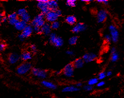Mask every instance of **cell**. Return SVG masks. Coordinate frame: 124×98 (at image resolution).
Listing matches in <instances>:
<instances>
[{"instance_id":"1","label":"cell","mask_w":124,"mask_h":98,"mask_svg":"<svg viewBox=\"0 0 124 98\" xmlns=\"http://www.w3.org/2000/svg\"><path fill=\"white\" fill-rule=\"evenodd\" d=\"M31 63L28 62H23L19 64L17 68V72L19 75H25L32 70Z\"/></svg>"},{"instance_id":"2","label":"cell","mask_w":124,"mask_h":98,"mask_svg":"<svg viewBox=\"0 0 124 98\" xmlns=\"http://www.w3.org/2000/svg\"><path fill=\"white\" fill-rule=\"evenodd\" d=\"M45 15L41 12L37 15L32 20L31 24L33 27L38 26L42 27L45 24Z\"/></svg>"},{"instance_id":"3","label":"cell","mask_w":124,"mask_h":98,"mask_svg":"<svg viewBox=\"0 0 124 98\" xmlns=\"http://www.w3.org/2000/svg\"><path fill=\"white\" fill-rule=\"evenodd\" d=\"M49 41L51 44L56 47H61L64 44V41L62 38L57 36L54 33H52L49 35Z\"/></svg>"},{"instance_id":"4","label":"cell","mask_w":124,"mask_h":98,"mask_svg":"<svg viewBox=\"0 0 124 98\" xmlns=\"http://www.w3.org/2000/svg\"><path fill=\"white\" fill-rule=\"evenodd\" d=\"M108 29L111 37V41L114 43H116L118 41L119 36L118 28L115 25L111 24L108 27Z\"/></svg>"},{"instance_id":"5","label":"cell","mask_w":124,"mask_h":98,"mask_svg":"<svg viewBox=\"0 0 124 98\" xmlns=\"http://www.w3.org/2000/svg\"><path fill=\"white\" fill-rule=\"evenodd\" d=\"M74 71L75 67L73 63H69L64 67L62 72L65 76L70 78L74 75Z\"/></svg>"},{"instance_id":"6","label":"cell","mask_w":124,"mask_h":98,"mask_svg":"<svg viewBox=\"0 0 124 98\" xmlns=\"http://www.w3.org/2000/svg\"><path fill=\"white\" fill-rule=\"evenodd\" d=\"M37 6L41 11V13L45 15L50 10L48 6V0H37Z\"/></svg>"},{"instance_id":"7","label":"cell","mask_w":124,"mask_h":98,"mask_svg":"<svg viewBox=\"0 0 124 98\" xmlns=\"http://www.w3.org/2000/svg\"><path fill=\"white\" fill-rule=\"evenodd\" d=\"M108 17V12L105 9H101L98 10L96 14L97 22L99 23L104 22Z\"/></svg>"},{"instance_id":"8","label":"cell","mask_w":124,"mask_h":98,"mask_svg":"<svg viewBox=\"0 0 124 98\" xmlns=\"http://www.w3.org/2000/svg\"><path fill=\"white\" fill-rule=\"evenodd\" d=\"M31 72L34 76L40 79H45L48 76L47 71L37 68H33Z\"/></svg>"},{"instance_id":"9","label":"cell","mask_w":124,"mask_h":98,"mask_svg":"<svg viewBox=\"0 0 124 98\" xmlns=\"http://www.w3.org/2000/svg\"><path fill=\"white\" fill-rule=\"evenodd\" d=\"M59 16L55 10H50L45 15V19L48 23H52L53 22L57 21L59 18Z\"/></svg>"},{"instance_id":"10","label":"cell","mask_w":124,"mask_h":98,"mask_svg":"<svg viewBox=\"0 0 124 98\" xmlns=\"http://www.w3.org/2000/svg\"><path fill=\"white\" fill-rule=\"evenodd\" d=\"M86 28L87 26L85 24L81 22H78L73 26L71 30L74 33L78 34L80 32L85 31Z\"/></svg>"},{"instance_id":"11","label":"cell","mask_w":124,"mask_h":98,"mask_svg":"<svg viewBox=\"0 0 124 98\" xmlns=\"http://www.w3.org/2000/svg\"><path fill=\"white\" fill-rule=\"evenodd\" d=\"M97 57L96 54L93 53H87L83 56V59L85 62L88 63L94 61Z\"/></svg>"},{"instance_id":"12","label":"cell","mask_w":124,"mask_h":98,"mask_svg":"<svg viewBox=\"0 0 124 98\" xmlns=\"http://www.w3.org/2000/svg\"><path fill=\"white\" fill-rule=\"evenodd\" d=\"M20 59V56L18 53H10L8 56V62L11 64H14L18 62Z\"/></svg>"},{"instance_id":"13","label":"cell","mask_w":124,"mask_h":98,"mask_svg":"<svg viewBox=\"0 0 124 98\" xmlns=\"http://www.w3.org/2000/svg\"><path fill=\"white\" fill-rule=\"evenodd\" d=\"M110 61L112 62H117L119 59V54L118 53L116 48L113 47L110 50Z\"/></svg>"},{"instance_id":"14","label":"cell","mask_w":124,"mask_h":98,"mask_svg":"<svg viewBox=\"0 0 124 98\" xmlns=\"http://www.w3.org/2000/svg\"><path fill=\"white\" fill-rule=\"evenodd\" d=\"M52 29L51 25L48 22H46L44 25L41 27L42 34H43L45 36H49L52 33Z\"/></svg>"},{"instance_id":"15","label":"cell","mask_w":124,"mask_h":98,"mask_svg":"<svg viewBox=\"0 0 124 98\" xmlns=\"http://www.w3.org/2000/svg\"><path fill=\"white\" fill-rule=\"evenodd\" d=\"M33 32V27L31 25H28L27 27L23 30L21 33L26 38L31 36Z\"/></svg>"},{"instance_id":"16","label":"cell","mask_w":124,"mask_h":98,"mask_svg":"<svg viewBox=\"0 0 124 98\" xmlns=\"http://www.w3.org/2000/svg\"><path fill=\"white\" fill-rule=\"evenodd\" d=\"M27 25L28 24L26 22L22 20H19L17 24L14 26V27L17 30L22 32Z\"/></svg>"},{"instance_id":"17","label":"cell","mask_w":124,"mask_h":98,"mask_svg":"<svg viewBox=\"0 0 124 98\" xmlns=\"http://www.w3.org/2000/svg\"><path fill=\"white\" fill-rule=\"evenodd\" d=\"M48 6L50 10H56L58 9L59 4L58 0H48L47 2Z\"/></svg>"},{"instance_id":"18","label":"cell","mask_w":124,"mask_h":98,"mask_svg":"<svg viewBox=\"0 0 124 98\" xmlns=\"http://www.w3.org/2000/svg\"><path fill=\"white\" fill-rule=\"evenodd\" d=\"M41 84L43 86L49 89H57V85L51 81L44 80L41 82Z\"/></svg>"},{"instance_id":"19","label":"cell","mask_w":124,"mask_h":98,"mask_svg":"<svg viewBox=\"0 0 124 98\" xmlns=\"http://www.w3.org/2000/svg\"><path fill=\"white\" fill-rule=\"evenodd\" d=\"M84 64L85 62L82 58H77L73 62V64L75 68L76 69H80L82 68L84 66Z\"/></svg>"},{"instance_id":"20","label":"cell","mask_w":124,"mask_h":98,"mask_svg":"<svg viewBox=\"0 0 124 98\" xmlns=\"http://www.w3.org/2000/svg\"><path fill=\"white\" fill-rule=\"evenodd\" d=\"M32 58V54L28 51H24L20 55V59L23 62H27Z\"/></svg>"},{"instance_id":"21","label":"cell","mask_w":124,"mask_h":98,"mask_svg":"<svg viewBox=\"0 0 124 98\" xmlns=\"http://www.w3.org/2000/svg\"><path fill=\"white\" fill-rule=\"evenodd\" d=\"M79 88L77 87L76 86L70 85L64 87L62 91L63 92H73L79 91Z\"/></svg>"},{"instance_id":"22","label":"cell","mask_w":124,"mask_h":98,"mask_svg":"<svg viewBox=\"0 0 124 98\" xmlns=\"http://www.w3.org/2000/svg\"><path fill=\"white\" fill-rule=\"evenodd\" d=\"M65 21L69 25H75L77 24V18L74 15H69L66 18Z\"/></svg>"},{"instance_id":"23","label":"cell","mask_w":124,"mask_h":98,"mask_svg":"<svg viewBox=\"0 0 124 98\" xmlns=\"http://www.w3.org/2000/svg\"><path fill=\"white\" fill-rule=\"evenodd\" d=\"M78 40V36H71L69 39V43L70 45H76Z\"/></svg>"},{"instance_id":"24","label":"cell","mask_w":124,"mask_h":98,"mask_svg":"<svg viewBox=\"0 0 124 98\" xmlns=\"http://www.w3.org/2000/svg\"><path fill=\"white\" fill-rule=\"evenodd\" d=\"M20 18H21V20L26 22L27 23H28L31 20V17L28 12L25 14L24 15L21 17Z\"/></svg>"},{"instance_id":"25","label":"cell","mask_w":124,"mask_h":98,"mask_svg":"<svg viewBox=\"0 0 124 98\" xmlns=\"http://www.w3.org/2000/svg\"><path fill=\"white\" fill-rule=\"evenodd\" d=\"M99 82V79L98 78H93L90 79L88 81V84L89 85L93 86V85L97 84Z\"/></svg>"},{"instance_id":"26","label":"cell","mask_w":124,"mask_h":98,"mask_svg":"<svg viewBox=\"0 0 124 98\" xmlns=\"http://www.w3.org/2000/svg\"><path fill=\"white\" fill-rule=\"evenodd\" d=\"M76 0H68L66 1V5L69 7H75L76 6Z\"/></svg>"},{"instance_id":"27","label":"cell","mask_w":124,"mask_h":98,"mask_svg":"<svg viewBox=\"0 0 124 98\" xmlns=\"http://www.w3.org/2000/svg\"><path fill=\"white\" fill-rule=\"evenodd\" d=\"M27 12V9L25 8H21V9H19L17 11V14L18 16L20 18L22 17L23 15H24Z\"/></svg>"},{"instance_id":"28","label":"cell","mask_w":124,"mask_h":98,"mask_svg":"<svg viewBox=\"0 0 124 98\" xmlns=\"http://www.w3.org/2000/svg\"><path fill=\"white\" fill-rule=\"evenodd\" d=\"M60 26V23L58 21H56L51 23V27L52 29L56 30L59 28Z\"/></svg>"},{"instance_id":"29","label":"cell","mask_w":124,"mask_h":98,"mask_svg":"<svg viewBox=\"0 0 124 98\" xmlns=\"http://www.w3.org/2000/svg\"><path fill=\"white\" fill-rule=\"evenodd\" d=\"M106 72L105 71H101L98 75V78L100 80L104 79L106 77Z\"/></svg>"},{"instance_id":"30","label":"cell","mask_w":124,"mask_h":98,"mask_svg":"<svg viewBox=\"0 0 124 98\" xmlns=\"http://www.w3.org/2000/svg\"><path fill=\"white\" fill-rule=\"evenodd\" d=\"M19 19L18 18H12V19H9L8 20L9 24L11 25L12 26H15L18 21H19Z\"/></svg>"},{"instance_id":"31","label":"cell","mask_w":124,"mask_h":98,"mask_svg":"<svg viewBox=\"0 0 124 98\" xmlns=\"http://www.w3.org/2000/svg\"><path fill=\"white\" fill-rule=\"evenodd\" d=\"M18 15L17 14V13L16 12H13L10 14H9L8 16V20L9 19H12V18H18Z\"/></svg>"},{"instance_id":"32","label":"cell","mask_w":124,"mask_h":98,"mask_svg":"<svg viewBox=\"0 0 124 98\" xmlns=\"http://www.w3.org/2000/svg\"><path fill=\"white\" fill-rule=\"evenodd\" d=\"M33 30H34V32H36L37 34H42L41 27H38V26L33 27Z\"/></svg>"},{"instance_id":"33","label":"cell","mask_w":124,"mask_h":98,"mask_svg":"<svg viewBox=\"0 0 124 98\" xmlns=\"http://www.w3.org/2000/svg\"><path fill=\"white\" fill-rule=\"evenodd\" d=\"M84 89L86 91H92L93 89V86L87 84L84 87Z\"/></svg>"},{"instance_id":"34","label":"cell","mask_w":124,"mask_h":98,"mask_svg":"<svg viewBox=\"0 0 124 98\" xmlns=\"http://www.w3.org/2000/svg\"><path fill=\"white\" fill-rule=\"evenodd\" d=\"M104 38L108 43H109L111 41V37L110 34H105L104 36Z\"/></svg>"},{"instance_id":"35","label":"cell","mask_w":124,"mask_h":98,"mask_svg":"<svg viewBox=\"0 0 124 98\" xmlns=\"http://www.w3.org/2000/svg\"><path fill=\"white\" fill-rule=\"evenodd\" d=\"M97 2L98 3L104 4L105 5H107L108 4V1L107 0H97Z\"/></svg>"},{"instance_id":"36","label":"cell","mask_w":124,"mask_h":98,"mask_svg":"<svg viewBox=\"0 0 124 98\" xmlns=\"http://www.w3.org/2000/svg\"><path fill=\"white\" fill-rule=\"evenodd\" d=\"M6 45L4 43H1L0 44V51H3L6 49Z\"/></svg>"},{"instance_id":"37","label":"cell","mask_w":124,"mask_h":98,"mask_svg":"<svg viewBox=\"0 0 124 98\" xmlns=\"http://www.w3.org/2000/svg\"><path fill=\"white\" fill-rule=\"evenodd\" d=\"M18 39H19V40H20V41H24V40L25 39V36H23V35L22 34V33H21V34H19L18 35Z\"/></svg>"},{"instance_id":"38","label":"cell","mask_w":124,"mask_h":98,"mask_svg":"<svg viewBox=\"0 0 124 98\" xmlns=\"http://www.w3.org/2000/svg\"><path fill=\"white\" fill-rule=\"evenodd\" d=\"M30 49H31V50L33 53H36V50H37V48H36V46L35 45H31V46H30Z\"/></svg>"},{"instance_id":"39","label":"cell","mask_w":124,"mask_h":98,"mask_svg":"<svg viewBox=\"0 0 124 98\" xmlns=\"http://www.w3.org/2000/svg\"><path fill=\"white\" fill-rule=\"evenodd\" d=\"M105 84V81H103V80H101V81H100L98 82L97 84V86L99 87H102L103 86H104Z\"/></svg>"},{"instance_id":"40","label":"cell","mask_w":124,"mask_h":98,"mask_svg":"<svg viewBox=\"0 0 124 98\" xmlns=\"http://www.w3.org/2000/svg\"><path fill=\"white\" fill-rule=\"evenodd\" d=\"M55 11H56V12L57 14V15L59 16V17H60V16H62V10L61 9H57Z\"/></svg>"},{"instance_id":"41","label":"cell","mask_w":124,"mask_h":98,"mask_svg":"<svg viewBox=\"0 0 124 98\" xmlns=\"http://www.w3.org/2000/svg\"><path fill=\"white\" fill-rule=\"evenodd\" d=\"M66 53L68 55H69L72 56V55H73L74 54V52L73 51H72V50H67L66 51Z\"/></svg>"},{"instance_id":"42","label":"cell","mask_w":124,"mask_h":98,"mask_svg":"<svg viewBox=\"0 0 124 98\" xmlns=\"http://www.w3.org/2000/svg\"><path fill=\"white\" fill-rule=\"evenodd\" d=\"M7 21H8V17L4 16V17H3V18L1 19V21L2 22H6Z\"/></svg>"},{"instance_id":"43","label":"cell","mask_w":124,"mask_h":98,"mask_svg":"<svg viewBox=\"0 0 124 98\" xmlns=\"http://www.w3.org/2000/svg\"><path fill=\"white\" fill-rule=\"evenodd\" d=\"M112 74V72L111 71H107L106 75L107 76H111Z\"/></svg>"},{"instance_id":"44","label":"cell","mask_w":124,"mask_h":98,"mask_svg":"<svg viewBox=\"0 0 124 98\" xmlns=\"http://www.w3.org/2000/svg\"><path fill=\"white\" fill-rule=\"evenodd\" d=\"M82 86V83H81V82H78L77 84H76V86L77 87H78V88H79L80 87H81Z\"/></svg>"},{"instance_id":"45","label":"cell","mask_w":124,"mask_h":98,"mask_svg":"<svg viewBox=\"0 0 124 98\" xmlns=\"http://www.w3.org/2000/svg\"><path fill=\"white\" fill-rule=\"evenodd\" d=\"M82 1H83V2H91V1H92V0H81Z\"/></svg>"},{"instance_id":"46","label":"cell","mask_w":124,"mask_h":98,"mask_svg":"<svg viewBox=\"0 0 124 98\" xmlns=\"http://www.w3.org/2000/svg\"><path fill=\"white\" fill-rule=\"evenodd\" d=\"M61 72L60 71H57L56 72V73L57 75H59V74H61Z\"/></svg>"},{"instance_id":"47","label":"cell","mask_w":124,"mask_h":98,"mask_svg":"<svg viewBox=\"0 0 124 98\" xmlns=\"http://www.w3.org/2000/svg\"></svg>"}]
</instances>
